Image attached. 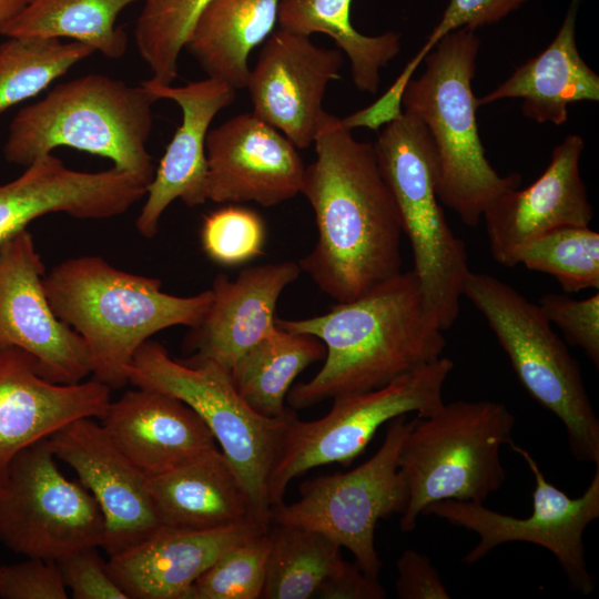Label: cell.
<instances>
[{
  "label": "cell",
  "mask_w": 599,
  "mask_h": 599,
  "mask_svg": "<svg viewBox=\"0 0 599 599\" xmlns=\"http://www.w3.org/2000/svg\"><path fill=\"white\" fill-rule=\"evenodd\" d=\"M313 143L316 158L305 166L301 193L317 238L298 265L323 293L349 302L402 271V222L374 144L326 111Z\"/></svg>",
  "instance_id": "cell-1"
},
{
  "label": "cell",
  "mask_w": 599,
  "mask_h": 599,
  "mask_svg": "<svg viewBox=\"0 0 599 599\" xmlns=\"http://www.w3.org/2000/svg\"><path fill=\"white\" fill-rule=\"evenodd\" d=\"M275 324L285 331L311 334L326 349L317 374L288 390L292 409L383 387L439 358L446 346L444 331L413 270L396 273L323 315L276 318Z\"/></svg>",
  "instance_id": "cell-2"
},
{
  "label": "cell",
  "mask_w": 599,
  "mask_h": 599,
  "mask_svg": "<svg viewBox=\"0 0 599 599\" xmlns=\"http://www.w3.org/2000/svg\"><path fill=\"white\" fill-rule=\"evenodd\" d=\"M43 286L55 315L87 344L93 378L111 389L129 384L126 367L144 342L169 327L199 326L213 300L211 288L192 296L165 293L159 278L119 270L98 255L57 264Z\"/></svg>",
  "instance_id": "cell-3"
},
{
  "label": "cell",
  "mask_w": 599,
  "mask_h": 599,
  "mask_svg": "<svg viewBox=\"0 0 599 599\" xmlns=\"http://www.w3.org/2000/svg\"><path fill=\"white\" fill-rule=\"evenodd\" d=\"M475 31L463 27L445 35L425 57V71L407 82L402 95L404 111L430 134L439 201L470 227L496 196L521 182L516 172L497 173L479 136V102L471 85L480 45Z\"/></svg>",
  "instance_id": "cell-4"
},
{
  "label": "cell",
  "mask_w": 599,
  "mask_h": 599,
  "mask_svg": "<svg viewBox=\"0 0 599 599\" xmlns=\"http://www.w3.org/2000/svg\"><path fill=\"white\" fill-rule=\"evenodd\" d=\"M155 101L142 84L99 73L60 83L14 115L3 156L27 167L57 148H72L106 158L150 184L155 169L146 142Z\"/></svg>",
  "instance_id": "cell-5"
},
{
  "label": "cell",
  "mask_w": 599,
  "mask_h": 599,
  "mask_svg": "<svg viewBox=\"0 0 599 599\" xmlns=\"http://www.w3.org/2000/svg\"><path fill=\"white\" fill-rule=\"evenodd\" d=\"M516 417L501 403L456 400L419 418L403 441L398 467L408 488L399 520L413 531L425 507L440 500L483 504L506 480L501 448L512 443Z\"/></svg>",
  "instance_id": "cell-6"
},
{
  "label": "cell",
  "mask_w": 599,
  "mask_h": 599,
  "mask_svg": "<svg viewBox=\"0 0 599 599\" xmlns=\"http://www.w3.org/2000/svg\"><path fill=\"white\" fill-rule=\"evenodd\" d=\"M463 296L479 311L528 394L564 425L578 461L599 465V420L579 363L538 304L487 274H468Z\"/></svg>",
  "instance_id": "cell-7"
},
{
  "label": "cell",
  "mask_w": 599,
  "mask_h": 599,
  "mask_svg": "<svg viewBox=\"0 0 599 599\" xmlns=\"http://www.w3.org/2000/svg\"><path fill=\"white\" fill-rule=\"evenodd\" d=\"M126 376L134 387L174 396L197 413L245 486L256 520L270 527L268 483L293 409L280 418L264 417L237 394L227 368L212 361L174 359L152 339L138 348Z\"/></svg>",
  "instance_id": "cell-8"
},
{
  "label": "cell",
  "mask_w": 599,
  "mask_h": 599,
  "mask_svg": "<svg viewBox=\"0 0 599 599\" xmlns=\"http://www.w3.org/2000/svg\"><path fill=\"white\" fill-rule=\"evenodd\" d=\"M374 149L410 242L416 276L443 331L460 311L470 273L466 245L450 229L436 192V153L427 128L403 111L385 124Z\"/></svg>",
  "instance_id": "cell-9"
},
{
  "label": "cell",
  "mask_w": 599,
  "mask_h": 599,
  "mask_svg": "<svg viewBox=\"0 0 599 599\" xmlns=\"http://www.w3.org/2000/svg\"><path fill=\"white\" fill-rule=\"evenodd\" d=\"M454 362L440 356L383 387L337 396L319 419L304 422L294 414L268 483L271 507L283 501L288 484L312 468L349 465L376 432L392 419L416 413L427 417L444 405L443 389Z\"/></svg>",
  "instance_id": "cell-10"
},
{
  "label": "cell",
  "mask_w": 599,
  "mask_h": 599,
  "mask_svg": "<svg viewBox=\"0 0 599 599\" xmlns=\"http://www.w3.org/2000/svg\"><path fill=\"white\" fill-rule=\"evenodd\" d=\"M413 424L407 415L392 419L382 446L369 459L349 471L303 481L297 501L271 507V524L324 534L346 548L365 573L378 578L382 560L375 529L380 519L402 515L406 508L408 488L398 457Z\"/></svg>",
  "instance_id": "cell-11"
},
{
  "label": "cell",
  "mask_w": 599,
  "mask_h": 599,
  "mask_svg": "<svg viewBox=\"0 0 599 599\" xmlns=\"http://www.w3.org/2000/svg\"><path fill=\"white\" fill-rule=\"evenodd\" d=\"M42 439L20 450L0 485V541L27 558L60 561L101 547L103 515L80 483L69 480Z\"/></svg>",
  "instance_id": "cell-12"
},
{
  "label": "cell",
  "mask_w": 599,
  "mask_h": 599,
  "mask_svg": "<svg viewBox=\"0 0 599 599\" xmlns=\"http://www.w3.org/2000/svg\"><path fill=\"white\" fill-rule=\"evenodd\" d=\"M527 464L534 480L532 511L519 518L461 500H440L424 508L423 515L436 516L478 536V542L463 558L473 565L494 548L508 542H529L544 547L558 560L569 586L588 596L595 589V578L585 557L583 534L599 517V465L583 494L571 498L549 483L529 450L509 444Z\"/></svg>",
  "instance_id": "cell-13"
},
{
  "label": "cell",
  "mask_w": 599,
  "mask_h": 599,
  "mask_svg": "<svg viewBox=\"0 0 599 599\" xmlns=\"http://www.w3.org/2000/svg\"><path fill=\"white\" fill-rule=\"evenodd\" d=\"M44 274L28 230L0 245V345L33 356L45 379L77 384L92 374L91 355L80 335L53 312Z\"/></svg>",
  "instance_id": "cell-14"
},
{
  "label": "cell",
  "mask_w": 599,
  "mask_h": 599,
  "mask_svg": "<svg viewBox=\"0 0 599 599\" xmlns=\"http://www.w3.org/2000/svg\"><path fill=\"white\" fill-rule=\"evenodd\" d=\"M97 501L104 519L101 548L109 557L142 541L161 525L142 474L94 418L75 419L47 439Z\"/></svg>",
  "instance_id": "cell-15"
},
{
  "label": "cell",
  "mask_w": 599,
  "mask_h": 599,
  "mask_svg": "<svg viewBox=\"0 0 599 599\" xmlns=\"http://www.w3.org/2000/svg\"><path fill=\"white\" fill-rule=\"evenodd\" d=\"M343 52L316 45L309 35L280 28L264 41L245 84L258 119L284 134L297 149L314 142L323 99L339 79Z\"/></svg>",
  "instance_id": "cell-16"
},
{
  "label": "cell",
  "mask_w": 599,
  "mask_h": 599,
  "mask_svg": "<svg viewBox=\"0 0 599 599\" xmlns=\"http://www.w3.org/2000/svg\"><path fill=\"white\" fill-rule=\"evenodd\" d=\"M205 149L212 202L271 207L301 193L305 165L298 149L252 112L210 130Z\"/></svg>",
  "instance_id": "cell-17"
},
{
  "label": "cell",
  "mask_w": 599,
  "mask_h": 599,
  "mask_svg": "<svg viewBox=\"0 0 599 599\" xmlns=\"http://www.w3.org/2000/svg\"><path fill=\"white\" fill-rule=\"evenodd\" d=\"M583 148L580 135H567L535 182L505 191L487 205L483 219L491 256L499 265H518L525 246L548 231L589 225L593 210L580 175Z\"/></svg>",
  "instance_id": "cell-18"
},
{
  "label": "cell",
  "mask_w": 599,
  "mask_h": 599,
  "mask_svg": "<svg viewBox=\"0 0 599 599\" xmlns=\"http://www.w3.org/2000/svg\"><path fill=\"white\" fill-rule=\"evenodd\" d=\"M142 179L111 169L72 170L51 153L0 185V245L50 213L78 220H105L130 210L146 194Z\"/></svg>",
  "instance_id": "cell-19"
},
{
  "label": "cell",
  "mask_w": 599,
  "mask_h": 599,
  "mask_svg": "<svg viewBox=\"0 0 599 599\" xmlns=\"http://www.w3.org/2000/svg\"><path fill=\"white\" fill-rule=\"evenodd\" d=\"M111 388L95 378L53 383L39 373L33 356L0 345V485L12 458L79 418H101Z\"/></svg>",
  "instance_id": "cell-20"
},
{
  "label": "cell",
  "mask_w": 599,
  "mask_h": 599,
  "mask_svg": "<svg viewBox=\"0 0 599 599\" xmlns=\"http://www.w3.org/2000/svg\"><path fill=\"white\" fill-rule=\"evenodd\" d=\"M142 85L156 100L174 101L182 112V122L146 187V200L135 221L136 231L152 238L159 231L162 214L173 201L181 200L190 207L207 201L206 136L215 115L235 100L236 90L209 77L182 87L150 80Z\"/></svg>",
  "instance_id": "cell-21"
},
{
  "label": "cell",
  "mask_w": 599,
  "mask_h": 599,
  "mask_svg": "<svg viewBox=\"0 0 599 599\" xmlns=\"http://www.w3.org/2000/svg\"><path fill=\"white\" fill-rule=\"evenodd\" d=\"M293 261L244 268L235 278L217 274L212 304L183 342L190 361H212L229 370L237 358L276 331L275 308L283 291L300 275Z\"/></svg>",
  "instance_id": "cell-22"
},
{
  "label": "cell",
  "mask_w": 599,
  "mask_h": 599,
  "mask_svg": "<svg viewBox=\"0 0 599 599\" xmlns=\"http://www.w3.org/2000/svg\"><path fill=\"white\" fill-rule=\"evenodd\" d=\"M268 527L245 521L207 530L160 526L109 557V571L129 599H187L195 580L229 548Z\"/></svg>",
  "instance_id": "cell-23"
},
{
  "label": "cell",
  "mask_w": 599,
  "mask_h": 599,
  "mask_svg": "<svg viewBox=\"0 0 599 599\" xmlns=\"http://www.w3.org/2000/svg\"><path fill=\"white\" fill-rule=\"evenodd\" d=\"M100 420L114 445L148 478L217 448L194 409L158 390H126L111 400Z\"/></svg>",
  "instance_id": "cell-24"
},
{
  "label": "cell",
  "mask_w": 599,
  "mask_h": 599,
  "mask_svg": "<svg viewBox=\"0 0 599 599\" xmlns=\"http://www.w3.org/2000/svg\"><path fill=\"white\" fill-rule=\"evenodd\" d=\"M148 488L161 526L207 530L258 522L245 486L219 448L149 477Z\"/></svg>",
  "instance_id": "cell-25"
},
{
  "label": "cell",
  "mask_w": 599,
  "mask_h": 599,
  "mask_svg": "<svg viewBox=\"0 0 599 599\" xmlns=\"http://www.w3.org/2000/svg\"><path fill=\"white\" fill-rule=\"evenodd\" d=\"M580 1L570 0L551 43L478 99L479 105L519 98L522 99L521 111L526 118L539 124L560 125L568 120V105L599 101V77L583 61L576 42Z\"/></svg>",
  "instance_id": "cell-26"
},
{
  "label": "cell",
  "mask_w": 599,
  "mask_h": 599,
  "mask_svg": "<svg viewBox=\"0 0 599 599\" xmlns=\"http://www.w3.org/2000/svg\"><path fill=\"white\" fill-rule=\"evenodd\" d=\"M281 0H213L199 16L185 48L209 78L245 88L250 53L273 32Z\"/></svg>",
  "instance_id": "cell-27"
},
{
  "label": "cell",
  "mask_w": 599,
  "mask_h": 599,
  "mask_svg": "<svg viewBox=\"0 0 599 599\" xmlns=\"http://www.w3.org/2000/svg\"><path fill=\"white\" fill-rule=\"evenodd\" d=\"M325 353L319 338L277 326L275 332L245 351L230 374L237 394L254 412L280 418L290 409L284 400L294 379L306 367L324 359Z\"/></svg>",
  "instance_id": "cell-28"
},
{
  "label": "cell",
  "mask_w": 599,
  "mask_h": 599,
  "mask_svg": "<svg viewBox=\"0 0 599 599\" xmlns=\"http://www.w3.org/2000/svg\"><path fill=\"white\" fill-rule=\"evenodd\" d=\"M353 0H281L277 22L280 28L309 35L323 33L332 38L336 48L349 60L354 85L375 94L380 82V70L400 52V35L387 31L366 35L357 31L351 20Z\"/></svg>",
  "instance_id": "cell-29"
},
{
  "label": "cell",
  "mask_w": 599,
  "mask_h": 599,
  "mask_svg": "<svg viewBox=\"0 0 599 599\" xmlns=\"http://www.w3.org/2000/svg\"><path fill=\"white\" fill-rule=\"evenodd\" d=\"M145 0H29L0 30L6 37L68 38L109 59H120L128 47L115 26L128 6Z\"/></svg>",
  "instance_id": "cell-30"
},
{
  "label": "cell",
  "mask_w": 599,
  "mask_h": 599,
  "mask_svg": "<svg viewBox=\"0 0 599 599\" xmlns=\"http://www.w3.org/2000/svg\"><path fill=\"white\" fill-rule=\"evenodd\" d=\"M270 552L262 599H308L344 562L342 547L316 530L268 527Z\"/></svg>",
  "instance_id": "cell-31"
},
{
  "label": "cell",
  "mask_w": 599,
  "mask_h": 599,
  "mask_svg": "<svg viewBox=\"0 0 599 599\" xmlns=\"http://www.w3.org/2000/svg\"><path fill=\"white\" fill-rule=\"evenodd\" d=\"M7 38L0 44V115L42 92L94 52L77 41Z\"/></svg>",
  "instance_id": "cell-32"
},
{
  "label": "cell",
  "mask_w": 599,
  "mask_h": 599,
  "mask_svg": "<svg viewBox=\"0 0 599 599\" xmlns=\"http://www.w3.org/2000/svg\"><path fill=\"white\" fill-rule=\"evenodd\" d=\"M213 0H145L134 28L138 51L150 81L172 84L179 58L201 12Z\"/></svg>",
  "instance_id": "cell-33"
},
{
  "label": "cell",
  "mask_w": 599,
  "mask_h": 599,
  "mask_svg": "<svg viewBox=\"0 0 599 599\" xmlns=\"http://www.w3.org/2000/svg\"><path fill=\"white\" fill-rule=\"evenodd\" d=\"M519 264L554 276L565 293L599 290V234L589 226L566 225L532 240Z\"/></svg>",
  "instance_id": "cell-34"
},
{
  "label": "cell",
  "mask_w": 599,
  "mask_h": 599,
  "mask_svg": "<svg viewBox=\"0 0 599 599\" xmlns=\"http://www.w3.org/2000/svg\"><path fill=\"white\" fill-rule=\"evenodd\" d=\"M268 552V529L235 544L195 580L187 599H261Z\"/></svg>",
  "instance_id": "cell-35"
},
{
  "label": "cell",
  "mask_w": 599,
  "mask_h": 599,
  "mask_svg": "<svg viewBox=\"0 0 599 599\" xmlns=\"http://www.w3.org/2000/svg\"><path fill=\"white\" fill-rule=\"evenodd\" d=\"M265 224L261 215L244 206L229 205L204 216L201 245L216 264L235 266L263 254Z\"/></svg>",
  "instance_id": "cell-36"
},
{
  "label": "cell",
  "mask_w": 599,
  "mask_h": 599,
  "mask_svg": "<svg viewBox=\"0 0 599 599\" xmlns=\"http://www.w3.org/2000/svg\"><path fill=\"white\" fill-rule=\"evenodd\" d=\"M550 323L559 327L565 339L580 347L599 366V293L575 300L565 294L547 293L538 303Z\"/></svg>",
  "instance_id": "cell-37"
},
{
  "label": "cell",
  "mask_w": 599,
  "mask_h": 599,
  "mask_svg": "<svg viewBox=\"0 0 599 599\" xmlns=\"http://www.w3.org/2000/svg\"><path fill=\"white\" fill-rule=\"evenodd\" d=\"M528 1L449 0L440 20L432 30L419 51L407 63L405 71L413 74L425 57L448 33L463 27H469L476 30L479 27L496 23Z\"/></svg>",
  "instance_id": "cell-38"
},
{
  "label": "cell",
  "mask_w": 599,
  "mask_h": 599,
  "mask_svg": "<svg viewBox=\"0 0 599 599\" xmlns=\"http://www.w3.org/2000/svg\"><path fill=\"white\" fill-rule=\"evenodd\" d=\"M0 597L3 599H68L55 561L40 558L0 567Z\"/></svg>",
  "instance_id": "cell-39"
},
{
  "label": "cell",
  "mask_w": 599,
  "mask_h": 599,
  "mask_svg": "<svg viewBox=\"0 0 599 599\" xmlns=\"http://www.w3.org/2000/svg\"><path fill=\"white\" fill-rule=\"evenodd\" d=\"M89 547L58 561L64 586L74 599H129L112 578L108 561Z\"/></svg>",
  "instance_id": "cell-40"
},
{
  "label": "cell",
  "mask_w": 599,
  "mask_h": 599,
  "mask_svg": "<svg viewBox=\"0 0 599 599\" xmlns=\"http://www.w3.org/2000/svg\"><path fill=\"white\" fill-rule=\"evenodd\" d=\"M399 599H449L450 595L428 556L405 549L396 562Z\"/></svg>",
  "instance_id": "cell-41"
},
{
  "label": "cell",
  "mask_w": 599,
  "mask_h": 599,
  "mask_svg": "<svg viewBox=\"0 0 599 599\" xmlns=\"http://www.w3.org/2000/svg\"><path fill=\"white\" fill-rule=\"evenodd\" d=\"M356 564L344 560L339 569L319 587L316 598L321 599H384L386 590Z\"/></svg>",
  "instance_id": "cell-42"
},
{
  "label": "cell",
  "mask_w": 599,
  "mask_h": 599,
  "mask_svg": "<svg viewBox=\"0 0 599 599\" xmlns=\"http://www.w3.org/2000/svg\"><path fill=\"white\" fill-rule=\"evenodd\" d=\"M29 0H0V30Z\"/></svg>",
  "instance_id": "cell-43"
}]
</instances>
